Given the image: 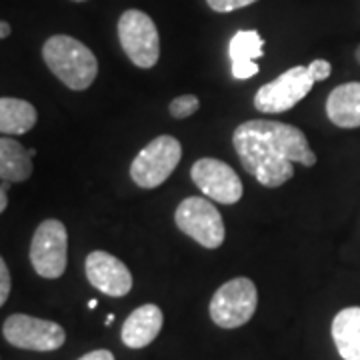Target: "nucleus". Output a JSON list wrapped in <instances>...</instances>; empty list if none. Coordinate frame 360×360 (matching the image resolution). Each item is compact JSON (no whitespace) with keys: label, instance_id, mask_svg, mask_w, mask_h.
<instances>
[{"label":"nucleus","instance_id":"obj_1","mask_svg":"<svg viewBox=\"0 0 360 360\" xmlns=\"http://www.w3.org/2000/svg\"><path fill=\"white\" fill-rule=\"evenodd\" d=\"M232 142L243 168L269 188H278L292 179L295 165H316L304 132L286 122L246 120L236 127Z\"/></svg>","mask_w":360,"mask_h":360},{"label":"nucleus","instance_id":"obj_2","mask_svg":"<svg viewBox=\"0 0 360 360\" xmlns=\"http://www.w3.org/2000/svg\"><path fill=\"white\" fill-rule=\"evenodd\" d=\"M42 58L51 72L70 90H86L98 75V60L80 40L56 34L44 42Z\"/></svg>","mask_w":360,"mask_h":360},{"label":"nucleus","instance_id":"obj_3","mask_svg":"<svg viewBox=\"0 0 360 360\" xmlns=\"http://www.w3.org/2000/svg\"><path fill=\"white\" fill-rule=\"evenodd\" d=\"M258 292L250 278L238 276L224 283L210 300V319L220 328H240L255 316Z\"/></svg>","mask_w":360,"mask_h":360},{"label":"nucleus","instance_id":"obj_4","mask_svg":"<svg viewBox=\"0 0 360 360\" xmlns=\"http://www.w3.org/2000/svg\"><path fill=\"white\" fill-rule=\"evenodd\" d=\"M182 158V144L174 136H156L130 165V176L141 188H158L174 172Z\"/></svg>","mask_w":360,"mask_h":360},{"label":"nucleus","instance_id":"obj_5","mask_svg":"<svg viewBox=\"0 0 360 360\" xmlns=\"http://www.w3.org/2000/svg\"><path fill=\"white\" fill-rule=\"evenodd\" d=\"M30 264L42 278H60L68 264V232L60 220L40 222L30 240Z\"/></svg>","mask_w":360,"mask_h":360},{"label":"nucleus","instance_id":"obj_6","mask_svg":"<svg viewBox=\"0 0 360 360\" xmlns=\"http://www.w3.org/2000/svg\"><path fill=\"white\" fill-rule=\"evenodd\" d=\"M174 222L180 232L191 236L205 248H219L224 243V222L219 208L210 200L200 196H188L184 198L174 212Z\"/></svg>","mask_w":360,"mask_h":360},{"label":"nucleus","instance_id":"obj_7","mask_svg":"<svg viewBox=\"0 0 360 360\" xmlns=\"http://www.w3.org/2000/svg\"><path fill=\"white\" fill-rule=\"evenodd\" d=\"M118 39L132 65L153 68L160 56V39L153 18L142 11L130 8L118 20Z\"/></svg>","mask_w":360,"mask_h":360},{"label":"nucleus","instance_id":"obj_8","mask_svg":"<svg viewBox=\"0 0 360 360\" xmlns=\"http://www.w3.org/2000/svg\"><path fill=\"white\" fill-rule=\"evenodd\" d=\"M314 78L310 75L309 66H292L272 82L260 86L255 94V108L264 115H281L298 104L312 86Z\"/></svg>","mask_w":360,"mask_h":360},{"label":"nucleus","instance_id":"obj_9","mask_svg":"<svg viewBox=\"0 0 360 360\" xmlns=\"http://www.w3.org/2000/svg\"><path fill=\"white\" fill-rule=\"evenodd\" d=\"M2 336L13 347L37 352L58 350L66 340L65 328L58 322L30 314H11L2 324Z\"/></svg>","mask_w":360,"mask_h":360},{"label":"nucleus","instance_id":"obj_10","mask_svg":"<svg viewBox=\"0 0 360 360\" xmlns=\"http://www.w3.org/2000/svg\"><path fill=\"white\" fill-rule=\"evenodd\" d=\"M191 179L200 193L219 205H236L243 198V182L226 162L219 158H200L191 168Z\"/></svg>","mask_w":360,"mask_h":360},{"label":"nucleus","instance_id":"obj_11","mask_svg":"<svg viewBox=\"0 0 360 360\" xmlns=\"http://www.w3.org/2000/svg\"><path fill=\"white\" fill-rule=\"evenodd\" d=\"M86 278L89 283L106 296H127L132 288V274L120 258L112 257L110 252L94 250L86 257Z\"/></svg>","mask_w":360,"mask_h":360},{"label":"nucleus","instance_id":"obj_12","mask_svg":"<svg viewBox=\"0 0 360 360\" xmlns=\"http://www.w3.org/2000/svg\"><path fill=\"white\" fill-rule=\"evenodd\" d=\"M165 314L156 304H142L132 310L122 324L120 338L129 348H144L153 345L158 333L162 330Z\"/></svg>","mask_w":360,"mask_h":360},{"label":"nucleus","instance_id":"obj_13","mask_svg":"<svg viewBox=\"0 0 360 360\" xmlns=\"http://www.w3.org/2000/svg\"><path fill=\"white\" fill-rule=\"evenodd\" d=\"M264 52V40L257 30H238L231 40L232 77L236 80H248L257 77V60Z\"/></svg>","mask_w":360,"mask_h":360},{"label":"nucleus","instance_id":"obj_14","mask_svg":"<svg viewBox=\"0 0 360 360\" xmlns=\"http://www.w3.org/2000/svg\"><path fill=\"white\" fill-rule=\"evenodd\" d=\"M328 120L338 129L360 127V82H347L336 86L326 101Z\"/></svg>","mask_w":360,"mask_h":360},{"label":"nucleus","instance_id":"obj_15","mask_svg":"<svg viewBox=\"0 0 360 360\" xmlns=\"http://www.w3.org/2000/svg\"><path fill=\"white\" fill-rule=\"evenodd\" d=\"M330 330L338 354L345 360H360V307L340 310Z\"/></svg>","mask_w":360,"mask_h":360},{"label":"nucleus","instance_id":"obj_16","mask_svg":"<svg viewBox=\"0 0 360 360\" xmlns=\"http://www.w3.org/2000/svg\"><path fill=\"white\" fill-rule=\"evenodd\" d=\"M32 174V156L11 136L0 139V176L2 182H25Z\"/></svg>","mask_w":360,"mask_h":360},{"label":"nucleus","instance_id":"obj_17","mask_svg":"<svg viewBox=\"0 0 360 360\" xmlns=\"http://www.w3.org/2000/svg\"><path fill=\"white\" fill-rule=\"evenodd\" d=\"M39 112L28 101L20 98H0V132L4 136L25 134L37 124Z\"/></svg>","mask_w":360,"mask_h":360},{"label":"nucleus","instance_id":"obj_18","mask_svg":"<svg viewBox=\"0 0 360 360\" xmlns=\"http://www.w3.org/2000/svg\"><path fill=\"white\" fill-rule=\"evenodd\" d=\"M198 108H200V101H198L194 94H182V96H176V98L170 103V106H168V112H170L172 118L182 120V118L193 116Z\"/></svg>","mask_w":360,"mask_h":360},{"label":"nucleus","instance_id":"obj_19","mask_svg":"<svg viewBox=\"0 0 360 360\" xmlns=\"http://www.w3.org/2000/svg\"><path fill=\"white\" fill-rule=\"evenodd\" d=\"M206 2L214 13H232V11H238V8L255 4L257 0H206Z\"/></svg>","mask_w":360,"mask_h":360},{"label":"nucleus","instance_id":"obj_20","mask_svg":"<svg viewBox=\"0 0 360 360\" xmlns=\"http://www.w3.org/2000/svg\"><path fill=\"white\" fill-rule=\"evenodd\" d=\"M11 295V272L4 258H0V304H4Z\"/></svg>","mask_w":360,"mask_h":360},{"label":"nucleus","instance_id":"obj_21","mask_svg":"<svg viewBox=\"0 0 360 360\" xmlns=\"http://www.w3.org/2000/svg\"><path fill=\"white\" fill-rule=\"evenodd\" d=\"M309 70L312 78L316 80V82H321V80H326V78L330 77V72H333V66L328 60H322V58H316V60H312L309 65Z\"/></svg>","mask_w":360,"mask_h":360},{"label":"nucleus","instance_id":"obj_22","mask_svg":"<svg viewBox=\"0 0 360 360\" xmlns=\"http://www.w3.org/2000/svg\"><path fill=\"white\" fill-rule=\"evenodd\" d=\"M78 360H115V354L106 348H98V350H92L89 354L80 356Z\"/></svg>","mask_w":360,"mask_h":360},{"label":"nucleus","instance_id":"obj_23","mask_svg":"<svg viewBox=\"0 0 360 360\" xmlns=\"http://www.w3.org/2000/svg\"><path fill=\"white\" fill-rule=\"evenodd\" d=\"M6 188H8V182H4V184H2V188H0V212H4V210H6V206H8Z\"/></svg>","mask_w":360,"mask_h":360},{"label":"nucleus","instance_id":"obj_24","mask_svg":"<svg viewBox=\"0 0 360 360\" xmlns=\"http://www.w3.org/2000/svg\"><path fill=\"white\" fill-rule=\"evenodd\" d=\"M8 34H11V25H8L6 20H2V22H0V39H8Z\"/></svg>","mask_w":360,"mask_h":360},{"label":"nucleus","instance_id":"obj_25","mask_svg":"<svg viewBox=\"0 0 360 360\" xmlns=\"http://www.w3.org/2000/svg\"><path fill=\"white\" fill-rule=\"evenodd\" d=\"M112 322H115V314H108V316H106V326H110Z\"/></svg>","mask_w":360,"mask_h":360},{"label":"nucleus","instance_id":"obj_26","mask_svg":"<svg viewBox=\"0 0 360 360\" xmlns=\"http://www.w3.org/2000/svg\"><path fill=\"white\" fill-rule=\"evenodd\" d=\"M96 307H98V302H96L94 298H92V300H89V309H96Z\"/></svg>","mask_w":360,"mask_h":360},{"label":"nucleus","instance_id":"obj_27","mask_svg":"<svg viewBox=\"0 0 360 360\" xmlns=\"http://www.w3.org/2000/svg\"><path fill=\"white\" fill-rule=\"evenodd\" d=\"M356 63H359V65H360V46H359V49H356Z\"/></svg>","mask_w":360,"mask_h":360},{"label":"nucleus","instance_id":"obj_28","mask_svg":"<svg viewBox=\"0 0 360 360\" xmlns=\"http://www.w3.org/2000/svg\"><path fill=\"white\" fill-rule=\"evenodd\" d=\"M72 2H84V0H72Z\"/></svg>","mask_w":360,"mask_h":360}]
</instances>
